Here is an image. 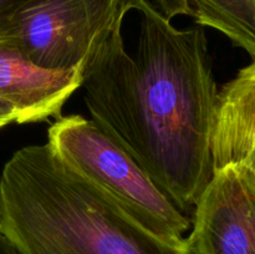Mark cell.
Returning <instances> with one entry per match:
<instances>
[{
	"label": "cell",
	"instance_id": "6da1fadb",
	"mask_svg": "<svg viewBox=\"0 0 255 254\" xmlns=\"http://www.w3.org/2000/svg\"><path fill=\"white\" fill-rule=\"evenodd\" d=\"M138 42L125 50L122 26L87 56L81 87L100 125L186 214L214 173L217 89L202 26L179 30L139 1ZM187 216V214H186Z\"/></svg>",
	"mask_w": 255,
	"mask_h": 254
},
{
	"label": "cell",
	"instance_id": "7a4b0ae2",
	"mask_svg": "<svg viewBox=\"0 0 255 254\" xmlns=\"http://www.w3.org/2000/svg\"><path fill=\"white\" fill-rule=\"evenodd\" d=\"M1 232L24 254H192L137 223L49 143L20 148L0 178Z\"/></svg>",
	"mask_w": 255,
	"mask_h": 254
},
{
	"label": "cell",
	"instance_id": "3957f363",
	"mask_svg": "<svg viewBox=\"0 0 255 254\" xmlns=\"http://www.w3.org/2000/svg\"><path fill=\"white\" fill-rule=\"evenodd\" d=\"M47 137L62 162L137 223L171 243L186 242L191 219L94 120L81 115L61 116L51 125Z\"/></svg>",
	"mask_w": 255,
	"mask_h": 254
},
{
	"label": "cell",
	"instance_id": "277c9868",
	"mask_svg": "<svg viewBox=\"0 0 255 254\" xmlns=\"http://www.w3.org/2000/svg\"><path fill=\"white\" fill-rule=\"evenodd\" d=\"M139 1L30 0L12 17L6 37L37 66L75 69L131 10H138Z\"/></svg>",
	"mask_w": 255,
	"mask_h": 254
},
{
	"label": "cell",
	"instance_id": "5b68a950",
	"mask_svg": "<svg viewBox=\"0 0 255 254\" xmlns=\"http://www.w3.org/2000/svg\"><path fill=\"white\" fill-rule=\"evenodd\" d=\"M186 239L192 254H255V174L248 167L214 171Z\"/></svg>",
	"mask_w": 255,
	"mask_h": 254
},
{
	"label": "cell",
	"instance_id": "8992f818",
	"mask_svg": "<svg viewBox=\"0 0 255 254\" xmlns=\"http://www.w3.org/2000/svg\"><path fill=\"white\" fill-rule=\"evenodd\" d=\"M84 65L70 70L44 69L14 41L0 39V99L14 107L17 124L59 119L65 102L81 87Z\"/></svg>",
	"mask_w": 255,
	"mask_h": 254
},
{
	"label": "cell",
	"instance_id": "52a82bcc",
	"mask_svg": "<svg viewBox=\"0 0 255 254\" xmlns=\"http://www.w3.org/2000/svg\"><path fill=\"white\" fill-rule=\"evenodd\" d=\"M255 146V60L217 95L212 127L214 171L241 162Z\"/></svg>",
	"mask_w": 255,
	"mask_h": 254
},
{
	"label": "cell",
	"instance_id": "ba28073f",
	"mask_svg": "<svg viewBox=\"0 0 255 254\" xmlns=\"http://www.w3.org/2000/svg\"><path fill=\"white\" fill-rule=\"evenodd\" d=\"M189 6L199 26L218 30L255 60V0H189Z\"/></svg>",
	"mask_w": 255,
	"mask_h": 254
},
{
	"label": "cell",
	"instance_id": "9c48e42d",
	"mask_svg": "<svg viewBox=\"0 0 255 254\" xmlns=\"http://www.w3.org/2000/svg\"><path fill=\"white\" fill-rule=\"evenodd\" d=\"M146 1L169 21L173 17L181 15L191 16L189 0H146Z\"/></svg>",
	"mask_w": 255,
	"mask_h": 254
},
{
	"label": "cell",
	"instance_id": "30bf717a",
	"mask_svg": "<svg viewBox=\"0 0 255 254\" xmlns=\"http://www.w3.org/2000/svg\"><path fill=\"white\" fill-rule=\"evenodd\" d=\"M30 0H0V39L7 36L12 17Z\"/></svg>",
	"mask_w": 255,
	"mask_h": 254
},
{
	"label": "cell",
	"instance_id": "8fae6325",
	"mask_svg": "<svg viewBox=\"0 0 255 254\" xmlns=\"http://www.w3.org/2000/svg\"><path fill=\"white\" fill-rule=\"evenodd\" d=\"M11 122H16V111L11 105L0 99V128L7 126Z\"/></svg>",
	"mask_w": 255,
	"mask_h": 254
},
{
	"label": "cell",
	"instance_id": "7c38bea8",
	"mask_svg": "<svg viewBox=\"0 0 255 254\" xmlns=\"http://www.w3.org/2000/svg\"><path fill=\"white\" fill-rule=\"evenodd\" d=\"M0 254H24L19 247L0 231Z\"/></svg>",
	"mask_w": 255,
	"mask_h": 254
},
{
	"label": "cell",
	"instance_id": "4fadbf2b",
	"mask_svg": "<svg viewBox=\"0 0 255 254\" xmlns=\"http://www.w3.org/2000/svg\"><path fill=\"white\" fill-rule=\"evenodd\" d=\"M238 163L247 166L255 174V146L248 152V153H247V156L244 157L241 162H238Z\"/></svg>",
	"mask_w": 255,
	"mask_h": 254
},
{
	"label": "cell",
	"instance_id": "5bb4252c",
	"mask_svg": "<svg viewBox=\"0 0 255 254\" xmlns=\"http://www.w3.org/2000/svg\"><path fill=\"white\" fill-rule=\"evenodd\" d=\"M0 231H1V208H0Z\"/></svg>",
	"mask_w": 255,
	"mask_h": 254
}]
</instances>
